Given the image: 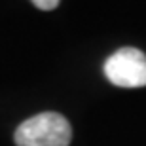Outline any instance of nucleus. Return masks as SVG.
Returning <instances> with one entry per match:
<instances>
[{
	"label": "nucleus",
	"instance_id": "f257e3e1",
	"mask_svg": "<svg viewBox=\"0 0 146 146\" xmlns=\"http://www.w3.org/2000/svg\"><path fill=\"white\" fill-rule=\"evenodd\" d=\"M72 127L65 116L57 112H42L25 119L15 129L17 146H68Z\"/></svg>",
	"mask_w": 146,
	"mask_h": 146
},
{
	"label": "nucleus",
	"instance_id": "f03ea898",
	"mask_svg": "<svg viewBox=\"0 0 146 146\" xmlns=\"http://www.w3.org/2000/svg\"><path fill=\"white\" fill-rule=\"evenodd\" d=\"M104 76L114 86L133 89L146 86V55L137 48H121L104 63Z\"/></svg>",
	"mask_w": 146,
	"mask_h": 146
},
{
	"label": "nucleus",
	"instance_id": "7ed1b4c3",
	"mask_svg": "<svg viewBox=\"0 0 146 146\" xmlns=\"http://www.w3.org/2000/svg\"><path fill=\"white\" fill-rule=\"evenodd\" d=\"M33 4L36 6L38 10L49 11V10H55V8L59 6V0H33Z\"/></svg>",
	"mask_w": 146,
	"mask_h": 146
}]
</instances>
